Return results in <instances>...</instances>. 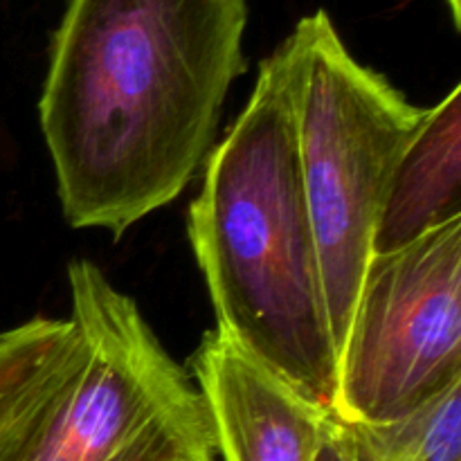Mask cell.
I'll list each match as a JSON object with an SVG mask.
<instances>
[{
	"instance_id": "6da1fadb",
	"label": "cell",
	"mask_w": 461,
	"mask_h": 461,
	"mask_svg": "<svg viewBox=\"0 0 461 461\" xmlns=\"http://www.w3.org/2000/svg\"><path fill=\"white\" fill-rule=\"evenodd\" d=\"M248 0H68L39 102L72 228L120 239L207 160L246 72Z\"/></svg>"
},
{
	"instance_id": "7a4b0ae2",
	"label": "cell",
	"mask_w": 461,
	"mask_h": 461,
	"mask_svg": "<svg viewBox=\"0 0 461 461\" xmlns=\"http://www.w3.org/2000/svg\"><path fill=\"white\" fill-rule=\"evenodd\" d=\"M300 52L288 36L261 61L250 102L207 156L189 241L216 331L331 410L338 349L302 178Z\"/></svg>"
},
{
	"instance_id": "3957f363",
	"label": "cell",
	"mask_w": 461,
	"mask_h": 461,
	"mask_svg": "<svg viewBox=\"0 0 461 461\" xmlns=\"http://www.w3.org/2000/svg\"><path fill=\"white\" fill-rule=\"evenodd\" d=\"M79 349L0 426V461H219L205 401L88 259L68 268Z\"/></svg>"
},
{
	"instance_id": "277c9868",
	"label": "cell",
	"mask_w": 461,
	"mask_h": 461,
	"mask_svg": "<svg viewBox=\"0 0 461 461\" xmlns=\"http://www.w3.org/2000/svg\"><path fill=\"white\" fill-rule=\"evenodd\" d=\"M300 52L302 178L338 356L392 178L430 117L347 50L324 9L291 32Z\"/></svg>"
},
{
	"instance_id": "5b68a950",
	"label": "cell",
	"mask_w": 461,
	"mask_h": 461,
	"mask_svg": "<svg viewBox=\"0 0 461 461\" xmlns=\"http://www.w3.org/2000/svg\"><path fill=\"white\" fill-rule=\"evenodd\" d=\"M461 381V216L374 255L338 356L331 412L385 423Z\"/></svg>"
},
{
	"instance_id": "8992f818",
	"label": "cell",
	"mask_w": 461,
	"mask_h": 461,
	"mask_svg": "<svg viewBox=\"0 0 461 461\" xmlns=\"http://www.w3.org/2000/svg\"><path fill=\"white\" fill-rule=\"evenodd\" d=\"M221 461H313L331 410L284 381L228 336L205 333L189 360Z\"/></svg>"
},
{
	"instance_id": "52a82bcc",
	"label": "cell",
	"mask_w": 461,
	"mask_h": 461,
	"mask_svg": "<svg viewBox=\"0 0 461 461\" xmlns=\"http://www.w3.org/2000/svg\"><path fill=\"white\" fill-rule=\"evenodd\" d=\"M461 86L432 106L421 133L399 162L374 237L390 255L461 216Z\"/></svg>"
},
{
	"instance_id": "ba28073f",
	"label": "cell",
	"mask_w": 461,
	"mask_h": 461,
	"mask_svg": "<svg viewBox=\"0 0 461 461\" xmlns=\"http://www.w3.org/2000/svg\"><path fill=\"white\" fill-rule=\"evenodd\" d=\"M356 461H461V381L385 423H347Z\"/></svg>"
},
{
	"instance_id": "9c48e42d",
	"label": "cell",
	"mask_w": 461,
	"mask_h": 461,
	"mask_svg": "<svg viewBox=\"0 0 461 461\" xmlns=\"http://www.w3.org/2000/svg\"><path fill=\"white\" fill-rule=\"evenodd\" d=\"M313 461H356L349 426L340 421L333 412L324 421L322 437H320L318 453H315Z\"/></svg>"
},
{
	"instance_id": "30bf717a",
	"label": "cell",
	"mask_w": 461,
	"mask_h": 461,
	"mask_svg": "<svg viewBox=\"0 0 461 461\" xmlns=\"http://www.w3.org/2000/svg\"><path fill=\"white\" fill-rule=\"evenodd\" d=\"M446 5H448V12L453 16L455 27L461 30V0H446Z\"/></svg>"
}]
</instances>
